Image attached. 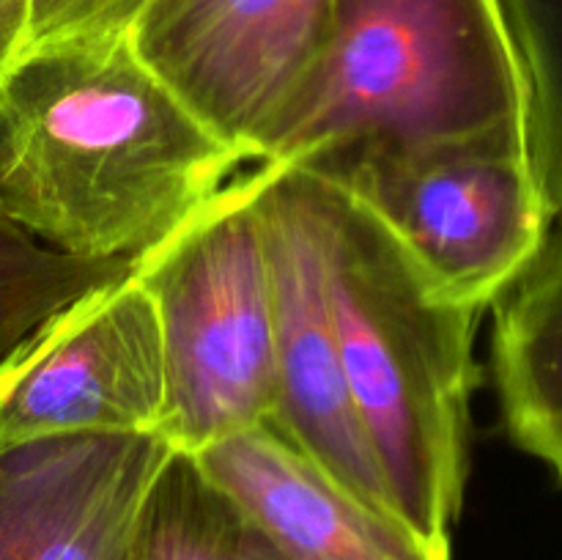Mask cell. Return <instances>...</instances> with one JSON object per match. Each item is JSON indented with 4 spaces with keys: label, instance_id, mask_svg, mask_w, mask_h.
Instances as JSON below:
<instances>
[{
    "label": "cell",
    "instance_id": "cell-7",
    "mask_svg": "<svg viewBox=\"0 0 562 560\" xmlns=\"http://www.w3.org/2000/svg\"><path fill=\"white\" fill-rule=\"evenodd\" d=\"M162 335L135 275L49 318L0 366V443L162 434Z\"/></svg>",
    "mask_w": 562,
    "mask_h": 560
},
{
    "label": "cell",
    "instance_id": "cell-16",
    "mask_svg": "<svg viewBox=\"0 0 562 560\" xmlns=\"http://www.w3.org/2000/svg\"><path fill=\"white\" fill-rule=\"evenodd\" d=\"M31 0H0V71L25 49Z\"/></svg>",
    "mask_w": 562,
    "mask_h": 560
},
{
    "label": "cell",
    "instance_id": "cell-6",
    "mask_svg": "<svg viewBox=\"0 0 562 560\" xmlns=\"http://www.w3.org/2000/svg\"><path fill=\"white\" fill-rule=\"evenodd\" d=\"M256 209L272 285L278 401L269 423L362 503L401 522L340 366L316 176L300 165H258Z\"/></svg>",
    "mask_w": 562,
    "mask_h": 560
},
{
    "label": "cell",
    "instance_id": "cell-14",
    "mask_svg": "<svg viewBox=\"0 0 562 560\" xmlns=\"http://www.w3.org/2000/svg\"><path fill=\"white\" fill-rule=\"evenodd\" d=\"M530 91V154L562 214V0H499Z\"/></svg>",
    "mask_w": 562,
    "mask_h": 560
},
{
    "label": "cell",
    "instance_id": "cell-11",
    "mask_svg": "<svg viewBox=\"0 0 562 560\" xmlns=\"http://www.w3.org/2000/svg\"><path fill=\"white\" fill-rule=\"evenodd\" d=\"M494 373L514 443L562 483V225L499 296Z\"/></svg>",
    "mask_w": 562,
    "mask_h": 560
},
{
    "label": "cell",
    "instance_id": "cell-10",
    "mask_svg": "<svg viewBox=\"0 0 562 560\" xmlns=\"http://www.w3.org/2000/svg\"><path fill=\"white\" fill-rule=\"evenodd\" d=\"M192 456L289 560H450V549L362 503L274 423Z\"/></svg>",
    "mask_w": 562,
    "mask_h": 560
},
{
    "label": "cell",
    "instance_id": "cell-15",
    "mask_svg": "<svg viewBox=\"0 0 562 560\" xmlns=\"http://www.w3.org/2000/svg\"><path fill=\"white\" fill-rule=\"evenodd\" d=\"M154 0H31L27 47L64 38L124 36Z\"/></svg>",
    "mask_w": 562,
    "mask_h": 560
},
{
    "label": "cell",
    "instance_id": "cell-2",
    "mask_svg": "<svg viewBox=\"0 0 562 560\" xmlns=\"http://www.w3.org/2000/svg\"><path fill=\"white\" fill-rule=\"evenodd\" d=\"M316 190L329 313L357 417L398 519L450 549L481 311L450 294L355 198L322 176Z\"/></svg>",
    "mask_w": 562,
    "mask_h": 560
},
{
    "label": "cell",
    "instance_id": "cell-3",
    "mask_svg": "<svg viewBox=\"0 0 562 560\" xmlns=\"http://www.w3.org/2000/svg\"><path fill=\"white\" fill-rule=\"evenodd\" d=\"M503 130L530 132V91L499 0H335L327 42L258 165Z\"/></svg>",
    "mask_w": 562,
    "mask_h": 560
},
{
    "label": "cell",
    "instance_id": "cell-5",
    "mask_svg": "<svg viewBox=\"0 0 562 560\" xmlns=\"http://www.w3.org/2000/svg\"><path fill=\"white\" fill-rule=\"evenodd\" d=\"M366 206L453 296L483 311L530 269L554 209L530 132L351 143L300 159Z\"/></svg>",
    "mask_w": 562,
    "mask_h": 560
},
{
    "label": "cell",
    "instance_id": "cell-8",
    "mask_svg": "<svg viewBox=\"0 0 562 560\" xmlns=\"http://www.w3.org/2000/svg\"><path fill=\"white\" fill-rule=\"evenodd\" d=\"M335 0H154L130 38L181 102L258 163L327 42Z\"/></svg>",
    "mask_w": 562,
    "mask_h": 560
},
{
    "label": "cell",
    "instance_id": "cell-13",
    "mask_svg": "<svg viewBox=\"0 0 562 560\" xmlns=\"http://www.w3.org/2000/svg\"><path fill=\"white\" fill-rule=\"evenodd\" d=\"M132 272V261L64 256L33 239L0 206V366L49 318Z\"/></svg>",
    "mask_w": 562,
    "mask_h": 560
},
{
    "label": "cell",
    "instance_id": "cell-12",
    "mask_svg": "<svg viewBox=\"0 0 562 560\" xmlns=\"http://www.w3.org/2000/svg\"><path fill=\"white\" fill-rule=\"evenodd\" d=\"M121 560H289L187 450L146 489Z\"/></svg>",
    "mask_w": 562,
    "mask_h": 560
},
{
    "label": "cell",
    "instance_id": "cell-4",
    "mask_svg": "<svg viewBox=\"0 0 562 560\" xmlns=\"http://www.w3.org/2000/svg\"><path fill=\"white\" fill-rule=\"evenodd\" d=\"M256 190L258 170L234 179L132 272L162 335V437L187 453L274 417L272 285Z\"/></svg>",
    "mask_w": 562,
    "mask_h": 560
},
{
    "label": "cell",
    "instance_id": "cell-9",
    "mask_svg": "<svg viewBox=\"0 0 562 560\" xmlns=\"http://www.w3.org/2000/svg\"><path fill=\"white\" fill-rule=\"evenodd\" d=\"M162 434H58L0 443V560H121Z\"/></svg>",
    "mask_w": 562,
    "mask_h": 560
},
{
    "label": "cell",
    "instance_id": "cell-1",
    "mask_svg": "<svg viewBox=\"0 0 562 560\" xmlns=\"http://www.w3.org/2000/svg\"><path fill=\"white\" fill-rule=\"evenodd\" d=\"M245 163L130 33L36 44L0 71V206L64 256L137 264Z\"/></svg>",
    "mask_w": 562,
    "mask_h": 560
}]
</instances>
